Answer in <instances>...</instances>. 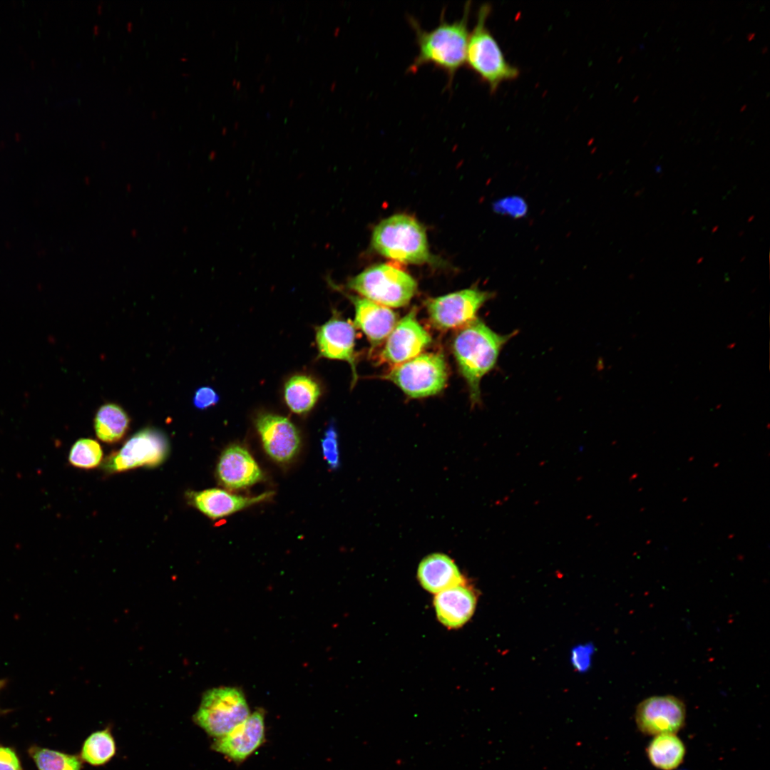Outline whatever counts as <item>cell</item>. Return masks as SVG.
Masks as SVG:
<instances>
[{"instance_id": "obj_1", "label": "cell", "mask_w": 770, "mask_h": 770, "mask_svg": "<svg viewBox=\"0 0 770 770\" xmlns=\"http://www.w3.org/2000/svg\"><path fill=\"white\" fill-rule=\"evenodd\" d=\"M471 4V1L466 3L461 18L453 22L446 19L443 9L439 24L430 31L423 29L414 16L407 17L418 46V54L407 68V73H415L425 65H433L446 74V86L451 88L455 75L466 63Z\"/></svg>"}, {"instance_id": "obj_2", "label": "cell", "mask_w": 770, "mask_h": 770, "mask_svg": "<svg viewBox=\"0 0 770 770\" xmlns=\"http://www.w3.org/2000/svg\"><path fill=\"white\" fill-rule=\"evenodd\" d=\"M516 333L498 334L478 318L457 332L453 352L473 406L481 403L482 378L495 368L501 349Z\"/></svg>"}, {"instance_id": "obj_3", "label": "cell", "mask_w": 770, "mask_h": 770, "mask_svg": "<svg viewBox=\"0 0 770 770\" xmlns=\"http://www.w3.org/2000/svg\"><path fill=\"white\" fill-rule=\"evenodd\" d=\"M491 12V6L486 3L477 12L476 24L469 34L466 63L494 93L503 82L515 79L519 71L507 61L487 26Z\"/></svg>"}, {"instance_id": "obj_4", "label": "cell", "mask_w": 770, "mask_h": 770, "mask_svg": "<svg viewBox=\"0 0 770 770\" xmlns=\"http://www.w3.org/2000/svg\"><path fill=\"white\" fill-rule=\"evenodd\" d=\"M371 244L381 255L404 263L423 264L432 258L424 227L404 214L380 222L372 232Z\"/></svg>"}, {"instance_id": "obj_5", "label": "cell", "mask_w": 770, "mask_h": 770, "mask_svg": "<svg viewBox=\"0 0 770 770\" xmlns=\"http://www.w3.org/2000/svg\"><path fill=\"white\" fill-rule=\"evenodd\" d=\"M347 287L364 298L387 307L407 305L417 290L416 280L389 264H379L350 278Z\"/></svg>"}, {"instance_id": "obj_6", "label": "cell", "mask_w": 770, "mask_h": 770, "mask_svg": "<svg viewBox=\"0 0 770 770\" xmlns=\"http://www.w3.org/2000/svg\"><path fill=\"white\" fill-rule=\"evenodd\" d=\"M382 378L394 383L409 397L419 399L441 391L447 384L448 370L443 354L431 352L393 366Z\"/></svg>"}, {"instance_id": "obj_7", "label": "cell", "mask_w": 770, "mask_h": 770, "mask_svg": "<svg viewBox=\"0 0 770 770\" xmlns=\"http://www.w3.org/2000/svg\"><path fill=\"white\" fill-rule=\"evenodd\" d=\"M250 709L243 693L235 687H221L203 695L195 722L210 736L221 737L242 723Z\"/></svg>"}, {"instance_id": "obj_8", "label": "cell", "mask_w": 770, "mask_h": 770, "mask_svg": "<svg viewBox=\"0 0 770 770\" xmlns=\"http://www.w3.org/2000/svg\"><path fill=\"white\" fill-rule=\"evenodd\" d=\"M493 296L492 292L472 287L428 299L425 304L434 327L460 329L475 321L479 309Z\"/></svg>"}, {"instance_id": "obj_9", "label": "cell", "mask_w": 770, "mask_h": 770, "mask_svg": "<svg viewBox=\"0 0 770 770\" xmlns=\"http://www.w3.org/2000/svg\"><path fill=\"white\" fill-rule=\"evenodd\" d=\"M168 451L169 444L164 433L155 428H144L111 455L104 468L109 472H120L141 466L155 467L165 460Z\"/></svg>"}, {"instance_id": "obj_10", "label": "cell", "mask_w": 770, "mask_h": 770, "mask_svg": "<svg viewBox=\"0 0 770 770\" xmlns=\"http://www.w3.org/2000/svg\"><path fill=\"white\" fill-rule=\"evenodd\" d=\"M685 707L676 697L653 696L641 702L635 711L638 729L647 735L677 733L684 725Z\"/></svg>"}, {"instance_id": "obj_11", "label": "cell", "mask_w": 770, "mask_h": 770, "mask_svg": "<svg viewBox=\"0 0 770 770\" xmlns=\"http://www.w3.org/2000/svg\"><path fill=\"white\" fill-rule=\"evenodd\" d=\"M431 342L428 332L420 324L415 309L401 318L386 337L379 361L393 366L409 361Z\"/></svg>"}, {"instance_id": "obj_12", "label": "cell", "mask_w": 770, "mask_h": 770, "mask_svg": "<svg viewBox=\"0 0 770 770\" xmlns=\"http://www.w3.org/2000/svg\"><path fill=\"white\" fill-rule=\"evenodd\" d=\"M255 426L265 451L274 461L288 463L298 453L300 435L287 418L263 413L257 417Z\"/></svg>"}, {"instance_id": "obj_13", "label": "cell", "mask_w": 770, "mask_h": 770, "mask_svg": "<svg viewBox=\"0 0 770 770\" xmlns=\"http://www.w3.org/2000/svg\"><path fill=\"white\" fill-rule=\"evenodd\" d=\"M351 323L337 315L316 328L319 358L344 361L349 364L353 384L357 379L355 363V329Z\"/></svg>"}, {"instance_id": "obj_14", "label": "cell", "mask_w": 770, "mask_h": 770, "mask_svg": "<svg viewBox=\"0 0 770 770\" xmlns=\"http://www.w3.org/2000/svg\"><path fill=\"white\" fill-rule=\"evenodd\" d=\"M263 714L255 712L228 734L216 738L212 749L235 761H242L263 742Z\"/></svg>"}, {"instance_id": "obj_15", "label": "cell", "mask_w": 770, "mask_h": 770, "mask_svg": "<svg viewBox=\"0 0 770 770\" xmlns=\"http://www.w3.org/2000/svg\"><path fill=\"white\" fill-rule=\"evenodd\" d=\"M219 481L226 488L240 489L263 478V473L250 452L240 445H231L222 453L217 466Z\"/></svg>"}, {"instance_id": "obj_16", "label": "cell", "mask_w": 770, "mask_h": 770, "mask_svg": "<svg viewBox=\"0 0 770 770\" xmlns=\"http://www.w3.org/2000/svg\"><path fill=\"white\" fill-rule=\"evenodd\" d=\"M354 306V325L367 337L372 346L386 339L396 324L397 316L389 307L364 297L346 294Z\"/></svg>"}, {"instance_id": "obj_17", "label": "cell", "mask_w": 770, "mask_h": 770, "mask_svg": "<svg viewBox=\"0 0 770 770\" xmlns=\"http://www.w3.org/2000/svg\"><path fill=\"white\" fill-rule=\"evenodd\" d=\"M273 494V492H265L255 497H244L222 489L210 488L192 492L189 497L192 505L200 512L210 518L217 519L265 500Z\"/></svg>"}, {"instance_id": "obj_18", "label": "cell", "mask_w": 770, "mask_h": 770, "mask_svg": "<svg viewBox=\"0 0 770 770\" xmlns=\"http://www.w3.org/2000/svg\"><path fill=\"white\" fill-rule=\"evenodd\" d=\"M476 604L474 593L464 584L441 591L434 598L436 615L448 627H459L472 616Z\"/></svg>"}, {"instance_id": "obj_19", "label": "cell", "mask_w": 770, "mask_h": 770, "mask_svg": "<svg viewBox=\"0 0 770 770\" xmlns=\"http://www.w3.org/2000/svg\"><path fill=\"white\" fill-rule=\"evenodd\" d=\"M417 575L423 587L433 593L464 584L454 562L441 553L425 558L419 564Z\"/></svg>"}, {"instance_id": "obj_20", "label": "cell", "mask_w": 770, "mask_h": 770, "mask_svg": "<svg viewBox=\"0 0 770 770\" xmlns=\"http://www.w3.org/2000/svg\"><path fill=\"white\" fill-rule=\"evenodd\" d=\"M320 394L319 384L307 375L293 376L284 385V397L286 404L295 414H303L309 412L316 404Z\"/></svg>"}, {"instance_id": "obj_21", "label": "cell", "mask_w": 770, "mask_h": 770, "mask_svg": "<svg viewBox=\"0 0 770 770\" xmlns=\"http://www.w3.org/2000/svg\"><path fill=\"white\" fill-rule=\"evenodd\" d=\"M130 419L122 407L115 404H106L98 410L94 419L97 437L106 443L120 441L127 432Z\"/></svg>"}, {"instance_id": "obj_22", "label": "cell", "mask_w": 770, "mask_h": 770, "mask_svg": "<svg viewBox=\"0 0 770 770\" xmlns=\"http://www.w3.org/2000/svg\"><path fill=\"white\" fill-rule=\"evenodd\" d=\"M685 748L673 734L655 736L647 748L651 764L662 770H673L683 761Z\"/></svg>"}, {"instance_id": "obj_23", "label": "cell", "mask_w": 770, "mask_h": 770, "mask_svg": "<svg viewBox=\"0 0 770 770\" xmlns=\"http://www.w3.org/2000/svg\"><path fill=\"white\" fill-rule=\"evenodd\" d=\"M115 743L111 731L106 729L91 734L84 741L81 757L93 766L106 764L115 755Z\"/></svg>"}, {"instance_id": "obj_24", "label": "cell", "mask_w": 770, "mask_h": 770, "mask_svg": "<svg viewBox=\"0 0 770 770\" xmlns=\"http://www.w3.org/2000/svg\"><path fill=\"white\" fill-rule=\"evenodd\" d=\"M29 754L39 770H81V761L75 755L34 746Z\"/></svg>"}, {"instance_id": "obj_25", "label": "cell", "mask_w": 770, "mask_h": 770, "mask_svg": "<svg viewBox=\"0 0 770 770\" xmlns=\"http://www.w3.org/2000/svg\"><path fill=\"white\" fill-rule=\"evenodd\" d=\"M103 451L99 443L91 438H81L70 449L68 461L74 467L92 468L100 464Z\"/></svg>"}, {"instance_id": "obj_26", "label": "cell", "mask_w": 770, "mask_h": 770, "mask_svg": "<svg viewBox=\"0 0 770 770\" xmlns=\"http://www.w3.org/2000/svg\"><path fill=\"white\" fill-rule=\"evenodd\" d=\"M322 454L331 469H337L339 466V451L338 434L333 423H330L321 440Z\"/></svg>"}, {"instance_id": "obj_27", "label": "cell", "mask_w": 770, "mask_h": 770, "mask_svg": "<svg viewBox=\"0 0 770 770\" xmlns=\"http://www.w3.org/2000/svg\"><path fill=\"white\" fill-rule=\"evenodd\" d=\"M220 397L217 393L210 386H202L195 392L193 404L198 409H206L217 404Z\"/></svg>"}, {"instance_id": "obj_28", "label": "cell", "mask_w": 770, "mask_h": 770, "mask_svg": "<svg viewBox=\"0 0 770 770\" xmlns=\"http://www.w3.org/2000/svg\"><path fill=\"white\" fill-rule=\"evenodd\" d=\"M0 770H23L18 756L10 748L0 746Z\"/></svg>"}, {"instance_id": "obj_29", "label": "cell", "mask_w": 770, "mask_h": 770, "mask_svg": "<svg viewBox=\"0 0 770 770\" xmlns=\"http://www.w3.org/2000/svg\"><path fill=\"white\" fill-rule=\"evenodd\" d=\"M591 652L589 646L578 647L573 652V663L578 670L583 671L588 667Z\"/></svg>"}, {"instance_id": "obj_30", "label": "cell", "mask_w": 770, "mask_h": 770, "mask_svg": "<svg viewBox=\"0 0 770 770\" xmlns=\"http://www.w3.org/2000/svg\"><path fill=\"white\" fill-rule=\"evenodd\" d=\"M525 205L522 200L513 198L501 201L498 207H503L508 214H511L513 216H520L525 212Z\"/></svg>"}, {"instance_id": "obj_31", "label": "cell", "mask_w": 770, "mask_h": 770, "mask_svg": "<svg viewBox=\"0 0 770 770\" xmlns=\"http://www.w3.org/2000/svg\"><path fill=\"white\" fill-rule=\"evenodd\" d=\"M755 36H756V33H754V32H751V33H749V34H747V36H746V38H747V39H748L749 41H751V40H753V39L754 38Z\"/></svg>"}, {"instance_id": "obj_32", "label": "cell", "mask_w": 770, "mask_h": 770, "mask_svg": "<svg viewBox=\"0 0 770 770\" xmlns=\"http://www.w3.org/2000/svg\"><path fill=\"white\" fill-rule=\"evenodd\" d=\"M767 51H768V47H767L766 46H763V47L761 48V53H766Z\"/></svg>"}, {"instance_id": "obj_33", "label": "cell", "mask_w": 770, "mask_h": 770, "mask_svg": "<svg viewBox=\"0 0 770 770\" xmlns=\"http://www.w3.org/2000/svg\"><path fill=\"white\" fill-rule=\"evenodd\" d=\"M644 190H645V189L643 188V189H642V190H640L637 191V192L635 193V197L640 196V195H641V194H642V193L643 192V191H644Z\"/></svg>"}, {"instance_id": "obj_34", "label": "cell", "mask_w": 770, "mask_h": 770, "mask_svg": "<svg viewBox=\"0 0 770 770\" xmlns=\"http://www.w3.org/2000/svg\"><path fill=\"white\" fill-rule=\"evenodd\" d=\"M718 229H719V225L714 226L712 227V232L714 233V232H717L718 230Z\"/></svg>"}, {"instance_id": "obj_35", "label": "cell", "mask_w": 770, "mask_h": 770, "mask_svg": "<svg viewBox=\"0 0 770 770\" xmlns=\"http://www.w3.org/2000/svg\"><path fill=\"white\" fill-rule=\"evenodd\" d=\"M655 170L657 173H662V167L660 165H657Z\"/></svg>"}, {"instance_id": "obj_36", "label": "cell", "mask_w": 770, "mask_h": 770, "mask_svg": "<svg viewBox=\"0 0 770 770\" xmlns=\"http://www.w3.org/2000/svg\"><path fill=\"white\" fill-rule=\"evenodd\" d=\"M703 260H704V257H699V259H698V260H697V265H699V264H701V263H702V262H703Z\"/></svg>"}, {"instance_id": "obj_37", "label": "cell", "mask_w": 770, "mask_h": 770, "mask_svg": "<svg viewBox=\"0 0 770 770\" xmlns=\"http://www.w3.org/2000/svg\"><path fill=\"white\" fill-rule=\"evenodd\" d=\"M754 217H755V216H754V215H751V216H750V217H749V218L747 219V222H750L751 221H752V220H753L754 219Z\"/></svg>"}, {"instance_id": "obj_38", "label": "cell", "mask_w": 770, "mask_h": 770, "mask_svg": "<svg viewBox=\"0 0 770 770\" xmlns=\"http://www.w3.org/2000/svg\"><path fill=\"white\" fill-rule=\"evenodd\" d=\"M746 107H747L746 104L743 105L740 108V111H744L746 109Z\"/></svg>"}, {"instance_id": "obj_39", "label": "cell", "mask_w": 770, "mask_h": 770, "mask_svg": "<svg viewBox=\"0 0 770 770\" xmlns=\"http://www.w3.org/2000/svg\"><path fill=\"white\" fill-rule=\"evenodd\" d=\"M744 234V230L739 231V233H738V236L741 237V236H743Z\"/></svg>"}, {"instance_id": "obj_40", "label": "cell", "mask_w": 770, "mask_h": 770, "mask_svg": "<svg viewBox=\"0 0 770 770\" xmlns=\"http://www.w3.org/2000/svg\"><path fill=\"white\" fill-rule=\"evenodd\" d=\"M4 684V681H1V680H0V689H1V687H3Z\"/></svg>"}, {"instance_id": "obj_41", "label": "cell", "mask_w": 770, "mask_h": 770, "mask_svg": "<svg viewBox=\"0 0 770 770\" xmlns=\"http://www.w3.org/2000/svg\"><path fill=\"white\" fill-rule=\"evenodd\" d=\"M745 259H746V257L744 256V257H742V258L740 259L739 262H742Z\"/></svg>"}, {"instance_id": "obj_42", "label": "cell", "mask_w": 770, "mask_h": 770, "mask_svg": "<svg viewBox=\"0 0 770 770\" xmlns=\"http://www.w3.org/2000/svg\"><path fill=\"white\" fill-rule=\"evenodd\" d=\"M639 97H640L639 96H636V98H635L634 99V101H636V100H637V98H638Z\"/></svg>"}, {"instance_id": "obj_43", "label": "cell", "mask_w": 770, "mask_h": 770, "mask_svg": "<svg viewBox=\"0 0 770 770\" xmlns=\"http://www.w3.org/2000/svg\"><path fill=\"white\" fill-rule=\"evenodd\" d=\"M644 260H645V258H642V260H641L640 261V262H643Z\"/></svg>"}, {"instance_id": "obj_44", "label": "cell", "mask_w": 770, "mask_h": 770, "mask_svg": "<svg viewBox=\"0 0 770 770\" xmlns=\"http://www.w3.org/2000/svg\"><path fill=\"white\" fill-rule=\"evenodd\" d=\"M686 211H687V210H683V212H682V214L685 213V212H686Z\"/></svg>"}]
</instances>
